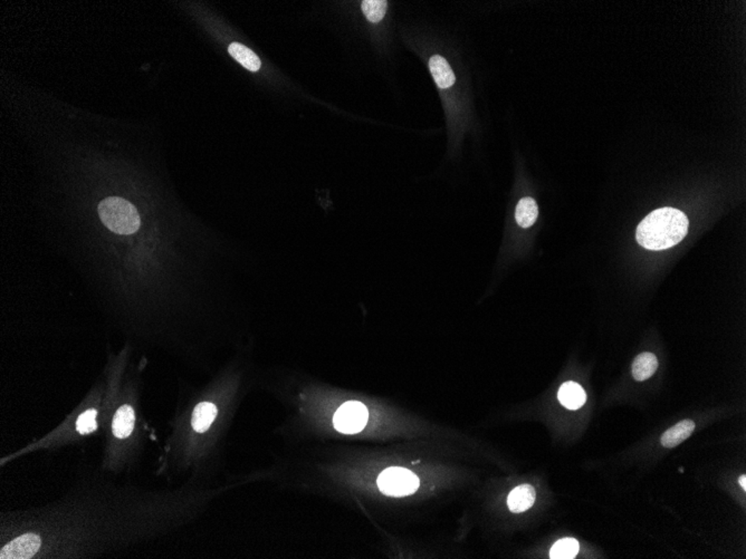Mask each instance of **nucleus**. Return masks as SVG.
Listing matches in <instances>:
<instances>
[{"instance_id": "nucleus-18", "label": "nucleus", "mask_w": 746, "mask_h": 559, "mask_svg": "<svg viewBox=\"0 0 746 559\" xmlns=\"http://www.w3.org/2000/svg\"><path fill=\"white\" fill-rule=\"evenodd\" d=\"M738 482H740V487L743 488V490H746V476H745V474H743V476L740 477V479H738Z\"/></svg>"}, {"instance_id": "nucleus-7", "label": "nucleus", "mask_w": 746, "mask_h": 559, "mask_svg": "<svg viewBox=\"0 0 746 559\" xmlns=\"http://www.w3.org/2000/svg\"><path fill=\"white\" fill-rule=\"evenodd\" d=\"M695 427H696V425L692 420H683V421L678 422L677 425H675L674 427L663 432L660 442L667 449L677 447L680 443L686 441L689 436H692Z\"/></svg>"}, {"instance_id": "nucleus-2", "label": "nucleus", "mask_w": 746, "mask_h": 559, "mask_svg": "<svg viewBox=\"0 0 746 559\" xmlns=\"http://www.w3.org/2000/svg\"><path fill=\"white\" fill-rule=\"evenodd\" d=\"M98 215L105 227L115 233L131 235L140 228V217L135 206L118 197L101 201Z\"/></svg>"}, {"instance_id": "nucleus-3", "label": "nucleus", "mask_w": 746, "mask_h": 559, "mask_svg": "<svg viewBox=\"0 0 746 559\" xmlns=\"http://www.w3.org/2000/svg\"><path fill=\"white\" fill-rule=\"evenodd\" d=\"M376 485L387 496L405 497L418 490L419 479L405 468L392 467L382 471Z\"/></svg>"}, {"instance_id": "nucleus-17", "label": "nucleus", "mask_w": 746, "mask_h": 559, "mask_svg": "<svg viewBox=\"0 0 746 559\" xmlns=\"http://www.w3.org/2000/svg\"><path fill=\"white\" fill-rule=\"evenodd\" d=\"M96 414H98V412L94 409H89V410L85 411L83 414H80L78 423H76V429H78L80 434H89V433L96 430V427H98Z\"/></svg>"}, {"instance_id": "nucleus-11", "label": "nucleus", "mask_w": 746, "mask_h": 559, "mask_svg": "<svg viewBox=\"0 0 746 559\" xmlns=\"http://www.w3.org/2000/svg\"><path fill=\"white\" fill-rule=\"evenodd\" d=\"M658 369V360L652 353H641L634 359L632 374L636 381H646L654 375Z\"/></svg>"}, {"instance_id": "nucleus-9", "label": "nucleus", "mask_w": 746, "mask_h": 559, "mask_svg": "<svg viewBox=\"0 0 746 559\" xmlns=\"http://www.w3.org/2000/svg\"><path fill=\"white\" fill-rule=\"evenodd\" d=\"M431 75L440 89H448L455 84V75L447 60L440 55H435L429 60Z\"/></svg>"}, {"instance_id": "nucleus-6", "label": "nucleus", "mask_w": 746, "mask_h": 559, "mask_svg": "<svg viewBox=\"0 0 746 559\" xmlns=\"http://www.w3.org/2000/svg\"><path fill=\"white\" fill-rule=\"evenodd\" d=\"M537 493L532 486L521 485L514 488L508 497V506L514 513H524L534 505Z\"/></svg>"}, {"instance_id": "nucleus-16", "label": "nucleus", "mask_w": 746, "mask_h": 559, "mask_svg": "<svg viewBox=\"0 0 746 559\" xmlns=\"http://www.w3.org/2000/svg\"><path fill=\"white\" fill-rule=\"evenodd\" d=\"M387 7L385 0H365L362 3V10L365 17L372 23H379L380 20L383 19Z\"/></svg>"}, {"instance_id": "nucleus-13", "label": "nucleus", "mask_w": 746, "mask_h": 559, "mask_svg": "<svg viewBox=\"0 0 746 559\" xmlns=\"http://www.w3.org/2000/svg\"><path fill=\"white\" fill-rule=\"evenodd\" d=\"M228 52L245 69H250L252 72H257L261 69V60L252 49L247 48L244 45L239 43L230 44Z\"/></svg>"}, {"instance_id": "nucleus-5", "label": "nucleus", "mask_w": 746, "mask_h": 559, "mask_svg": "<svg viewBox=\"0 0 746 559\" xmlns=\"http://www.w3.org/2000/svg\"><path fill=\"white\" fill-rule=\"evenodd\" d=\"M40 547V538L35 533H25L7 544L0 551L1 559H27L34 556Z\"/></svg>"}, {"instance_id": "nucleus-4", "label": "nucleus", "mask_w": 746, "mask_h": 559, "mask_svg": "<svg viewBox=\"0 0 746 559\" xmlns=\"http://www.w3.org/2000/svg\"><path fill=\"white\" fill-rule=\"evenodd\" d=\"M367 419V407L361 402L350 401L338 409L333 416V425L339 432L354 434L365 429Z\"/></svg>"}, {"instance_id": "nucleus-15", "label": "nucleus", "mask_w": 746, "mask_h": 559, "mask_svg": "<svg viewBox=\"0 0 746 559\" xmlns=\"http://www.w3.org/2000/svg\"><path fill=\"white\" fill-rule=\"evenodd\" d=\"M580 551L579 542L573 538H563L552 546L550 556L553 559H571L577 556Z\"/></svg>"}, {"instance_id": "nucleus-8", "label": "nucleus", "mask_w": 746, "mask_h": 559, "mask_svg": "<svg viewBox=\"0 0 746 559\" xmlns=\"http://www.w3.org/2000/svg\"><path fill=\"white\" fill-rule=\"evenodd\" d=\"M559 401L569 410H578L587 401V394L581 385L575 382H566L560 387Z\"/></svg>"}, {"instance_id": "nucleus-10", "label": "nucleus", "mask_w": 746, "mask_h": 559, "mask_svg": "<svg viewBox=\"0 0 746 559\" xmlns=\"http://www.w3.org/2000/svg\"><path fill=\"white\" fill-rule=\"evenodd\" d=\"M135 411L130 405H122L115 413L113 419V433L119 439H125L132 433L135 427Z\"/></svg>"}, {"instance_id": "nucleus-14", "label": "nucleus", "mask_w": 746, "mask_h": 559, "mask_svg": "<svg viewBox=\"0 0 746 559\" xmlns=\"http://www.w3.org/2000/svg\"><path fill=\"white\" fill-rule=\"evenodd\" d=\"M539 215V208L535 200L532 198H523L517 204L515 210V218L517 224L522 228L533 226Z\"/></svg>"}, {"instance_id": "nucleus-1", "label": "nucleus", "mask_w": 746, "mask_h": 559, "mask_svg": "<svg viewBox=\"0 0 746 559\" xmlns=\"http://www.w3.org/2000/svg\"><path fill=\"white\" fill-rule=\"evenodd\" d=\"M686 215L674 208L654 210L637 228L638 244L649 250H665L679 244L688 233Z\"/></svg>"}, {"instance_id": "nucleus-12", "label": "nucleus", "mask_w": 746, "mask_h": 559, "mask_svg": "<svg viewBox=\"0 0 746 559\" xmlns=\"http://www.w3.org/2000/svg\"><path fill=\"white\" fill-rule=\"evenodd\" d=\"M217 407L209 402H202L195 407L191 425L196 432H206L217 416Z\"/></svg>"}]
</instances>
